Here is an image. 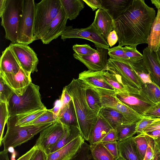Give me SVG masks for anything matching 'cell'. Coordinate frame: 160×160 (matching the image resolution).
<instances>
[{"mask_svg": "<svg viewBox=\"0 0 160 160\" xmlns=\"http://www.w3.org/2000/svg\"><path fill=\"white\" fill-rule=\"evenodd\" d=\"M156 12L144 0H132L125 12L114 21L118 46H137L148 44Z\"/></svg>", "mask_w": 160, "mask_h": 160, "instance_id": "1", "label": "cell"}, {"mask_svg": "<svg viewBox=\"0 0 160 160\" xmlns=\"http://www.w3.org/2000/svg\"><path fill=\"white\" fill-rule=\"evenodd\" d=\"M64 88L72 98L81 135L85 140L88 141L98 115L93 112L88 104L86 85L78 78H73Z\"/></svg>", "mask_w": 160, "mask_h": 160, "instance_id": "2", "label": "cell"}, {"mask_svg": "<svg viewBox=\"0 0 160 160\" xmlns=\"http://www.w3.org/2000/svg\"><path fill=\"white\" fill-rule=\"evenodd\" d=\"M39 89V86L32 82L22 95L14 93L7 102L9 117L30 113L45 107L41 101Z\"/></svg>", "mask_w": 160, "mask_h": 160, "instance_id": "3", "label": "cell"}, {"mask_svg": "<svg viewBox=\"0 0 160 160\" xmlns=\"http://www.w3.org/2000/svg\"><path fill=\"white\" fill-rule=\"evenodd\" d=\"M52 123L20 127L15 125V116L10 117L7 123V131L2 139L3 150L8 151L10 148H15L26 142Z\"/></svg>", "mask_w": 160, "mask_h": 160, "instance_id": "4", "label": "cell"}, {"mask_svg": "<svg viewBox=\"0 0 160 160\" xmlns=\"http://www.w3.org/2000/svg\"><path fill=\"white\" fill-rule=\"evenodd\" d=\"M103 70H107L112 73L128 92L138 93L144 84L128 61H121L109 58L106 67Z\"/></svg>", "mask_w": 160, "mask_h": 160, "instance_id": "5", "label": "cell"}, {"mask_svg": "<svg viewBox=\"0 0 160 160\" xmlns=\"http://www.w3.org/2000/svg\"><path fill=\"white\" fill-rule=\"evenodd\" d=\"M24 0H7L6 6L0 17L1 25L5 31V38L12 43L17 42Z\"/></svg>", "mask_w": 160, "mask_h": 160, "instance_id": "6", "label": "cell"}, {"mask_svg": "<svg viewBox=\"0 0 160 160\" xmlns=\"http://www.w3.org/2000/svg\"><path fill=\"white\" fill-rule=\"evenodd\" d=\"M62 8L60 0H42L36 4L34 28L36 39L57 16Z\"/></svg>", "mask_w": 160, "mask_h": 160, "instance_id": "7", "label": "cell"}, {"mask_svg": "<svg viewBox=\"0 0 160 160\" xmlns=\"http://www.w3.org/2000/svg\"><path fill=\"white\" fill-rule=\"evenodd\" d=\"M36 4L34 0H24L17 42L28 45L36 40L34 36Z\"/></svg>", "mask_w": 160, "mask_h": 160, "instance_id": "8", "label": "cell"}, {"mask_svg": "<svg viewBox=\"0 0 160 160\" xmlns=\"http://www.w3.org/2000/svg\"><path fill=\"white\" fill-rule=\"evenodd\" d=\"M65 132V126L57 120L40 132L34 146L48 154L64 135Z\"/></svg>", "mask_w": 160, "mask_h": 160, "instance_id": "9", "label": "cell"}, {"mask_svg": "<svg viewBox=\"0 0 160 160\" xmlns=\"http://www.w3.org/2000/svg\"><path fill=\"white\" fill-rule=\"evenodd\" d=\"M70 38L85 39L93 42L97 46L108 49L109 46L107 41L99 32L92 23L89 27L84 28H74L72 26H66L61 35L63 41Z\"/></svg>", "mask_w": 160, "mask_h": 160, "instance_id": "10", "label": "cell"}, {"mask_svg": "<svg viewBox=\"0 0 160 160\" xmlns=\"http://www.w3.org/2000/svg\"><path fill=\"white\" fill-rule=\"evenodd\" d=\"M9 46L21 68L31 73L38 72V59L37 54L32 48L28 45L18 42H11Z\"/></svg>", "mask_w": 160, "mask_h": 160, "instance_id": "11", "label": "cell"}, {"mask_svg": "<svg viewBox=\"0 0 160 160\" xmlns=\"http://www.w3.org/2000/svg\"><path fill=\"white\" fill-rule=\"evenodd\" d=\"M78 78L96 91L101 96L113 95L116 93L114 88L104 78L101 71H84L79 74Z\"/></svg>", "mask_w": 160, "mask_h": 160, "instance_id": "12", "label": "cell"}, {"mask_svg": "<svg viewBox=\"0 0 160 160\" xmlns=\"http://www.w3.org/2000/svg\"><path fill=\"white\" fill-rule=\"evenodd\" d=\"M68 19L62 7L57 17L39 33L37 40L48 44L58 38L64 32Z\"/></svg>", "mask_w": 160, "mask_h": 160, "instance_id": "13", "label": "cell"}, {"mask_svg": "<svg viewBox=\"0 0 160 160\" xmlns=\"http://www.w3.org/2000/svg\"><path fill=\"white\" fill-rule=\"evenodd\" d=\"M31 74L21 68L16 74L0 73V77L16 94L20 96L32 82Z\"/></svg>", "mask_w": 160, "mask_h": 160, "instance_id": "14", "label": "cell"}, {"mask_svg": "<svg viewBox=\"0 0 160 160\" xmlns=\"http://www.w3.org/2000/svg\"><path fill=\"white\" fill-rule=\"evenodd\" d=\"M96 52L88 55H80L75 53L74 58L83 63L88 69L94 71L103 70L106 67L108 62V49L97 46Z\"/></svg>", "mask_w": 160, "mask_h": 160, "instance_id": "15", "label": "cell"}, {"mask_svg": "<svg viewBox=\"0 0 160 160\" xmlns=\"http://www.w3.org/2000/svg\"><path fill=\"white\" fill-rule=\"evenodd\" d=\"M139 93L126 92L117 93L115 96L122 102L142 116L155 104L142 96Z\"/></svg>", "mask_w": 160, "mask_h": 160, "instance_id": "16", "label": "cell"}, {"mask_svg": "<svg viewBox=\"0 0 160 160\" xmlns=\"http://www.w3.org/2000/svg\"><path fill=\"white\" fill-rule=\"evenodd\" d=\"M101 100L102 107L115 109L131 123H137L141 119L142 116L120 101L115 95L102 96Z\"/></svg>", "mask_w": 160, "mask_h": 160, "instance_id": "17", "label": "cell"}, {"mask_svg": "<svg viewBox=\"0 0 160 160\" xmlns=\"http://www.w3.org/2000/svg\"><path fill=\"white\" fill-rule=\"evenodd\" d=\"M143 61L149 70L152 82L160 89V59L158 52H151L148 47L143 51Z\"/></svg>", "mask_w": 160, "mask_h": 160, "instance_id": "18", "label": "cell"}, {"mask_svg": "<svg viewBox=\"0 0 160 160\" xmlns=\"http://www.w3.org/2000/svg\"><path fill=\"white\" fill-rule=\"evenodd\" d=\"M85 139L82 135L60 149L47 155V160H69L77 153Z\"/></svg>", "mask_w": 160, "mask_h": 160, "instance_id": "19", "label": "cell"}, {"mask_svg": "<svg viewBox=\"0 0 160 160\" xmlns=\"http://www.w3.org/2000/svg\"><path fill=\"white\" fill-rule=\"evenodd\" d=\"M92 23L106 40L109 33L114 30V20L107 11L101 8L96 12Z\"/></svg>", "mask_w": 160, "mask_h": 160, "instance_id": "20", "label": "cell"}, {"mask_svg": "<svg viewBox=\"0 0 160 160\" xmlns=\"http://www.w3.org/2000/svg\"><path fill=\"white\" fill-rule=\"evenodd\" d=\"M21 67L9 46L2 52L0 59V73L16 74Z\"/></svg>", "mask_w": 160, "mask_h": 160, "instance_id": "21", "label": "cell"}, {"mask_svg": "<svg viewBox=\"0 0 160 160\" xmlns=\"http://www.w3.org/2000/svg\"><path fill=\"white\" fill-rule=\"evenodd\" d=\"M119 156L125 160H142L134 140V137L117 141Z\"/></svg>", "mask_w": 160, "mask_h": 160, "instance_id": "22", "label": "cell"}, {"mask_svg": "<svg viewBox=\"0 0 160 160\" xmlns=\"http://www.w3.org/2000/svg\"><path fill=\"white\" fill-rule=\"evenodd\" d=\"M132 0H102L101 8L110 15L114 21L126 10Z\"/></svg>", "mask_w": 160, "mask_h": 160, "instance_id": "23", "label": "cell"}, {"mask_svg": "<svg viewBox=\"0 0 160 160\" xmlns=\"http://www.w3.org/2000/svg\"><path fill=\"white\" fill-rule=\"evenodd\" d=\"M98 114L114 129L123 125L131 123L120 112L111 108L102 107Z\"/></svg>", "mask_w": 160, "mask_h": 160, "instance_id": "24", "label": "cell"}, {"mask_svg": "<svg viewBox=\"0 0 160 160\" xmlns=\"http://www.w3.org/2000/svg\"><path fill=\"white\" fill-rule=\"evenodd\" d=\"M108 122L98 114L97 120L94 126L88 141L91 145L100 142L102 139L112 129Z\"/></svg>", "mask_w": 160, "mask_h": 160, "instance_id": "25", "label": "cell"}, {"mask_svg": "<svg viewBox=\"0 0 160 160\" xmlns=\"http://www.w3.org/2000/svg\"><path fill=\"white\" fill-rule=\"evenodd\" d=\"M57 119L65 126L78 128L72 100L68 104L61 108Z\"/></svg>", "mask_w": 160, "mask_h": 160, "instance_id": "26", "label": "cell"}, {"mask_svg": "<svg viewBox=\"0 0 160 160\" xmlns=\"http://www.w3.org/2000/svg\"><path fill=\"white\" fill-rule=\"evenodd\" d=\"M148 47L151 52H157L160 47V9H158L156 18L152 24L148 39Z\"/></svg>", "mask_w": 160, "mask_h": 160, "instance_id": "27", "label": "cell"}, {"mask_svg": "<svg viewBox=\"0 0 160 160\" xmlns=\"http://www.w3.org/2000/svg\"><path fill=\"white\" fill-rule=\"evenodd\" d=\"M65 15L71 20L75 19L84 8L83 0H60Z\"/></svg>", "mask_w": 160, "mask_h": 160, "instance_id": "28", "label": "cell"}, {"mask_svg": "<svg viewBox=\"0 0 160 160\" xmlns=\"http://www.w3.org/2000/svg\"><path fill=\"white\" fill-rule=\"evenodd\" d=\"M139 93L154 104L160 101V89L152 82L144 83Z\"/></svg>", "mask_w": 160, "mask_h": 160, "instance_id": "29", "label": "cell"}, {"mask_svg": "<svg viewBox=\"0 0 160 160\" xmlns=\"http://www.w3.org/2000/svg\"><path fill=\"white\" fill-rule=\"evenodd\" d=\"M80 135H81L78 127L65 126V132L64 135L51 149L49 153H52L64 147Z\"/></svg>", "mask_w": 160, "mask_h": 160, "instance_id": "30", "label": "cell"}, {"mask_svg": "<svg viewBox=\"0 0 160 160\" xmlns=\"http://www.w3.org/2000/svg\"><path fill=\"white\" fill-rule=\"evenodd\" d=\"M85 85L86 97L88 104L91 110L98 115L102 107L101 100V96L96 91Z\"/></svg>", "mask_w": 160, "mask_h": 160, "instance_id": "31", "label": "cell"}, {"mask_svg": "<svg viewBox=\"0 0 160 160\" xmlns=\"http://www.w3.org/2000/svg\"><path fill=\"white\" fill-rule=\"evenodd\" d=\"M90 145L91 154L94 160H115L103 142H100Z\"/></svg>", "mask_w": 160, "mask_h": 160, "instance_id": "32", "label": "cell"}, {"mask_svg": "<svg viewBox=\"0 0 160 160\" xmlns=\"http://www.w3.org/2000/svg\"><path fill=\"white\" fill-rule=\"evenodd\" d=\"M128 62L134 72L144 83L152 82L149 70L142 59L136 62L129 61Z\"/></svg>", "mask_w": 160, "mask_h": 160, "instance_id": "33", "label": "cell"}, {"mask_svg": "<svg viewBox=\"0 0 160 160\" xmlns=\"http://www.w3.org/2000/svg\"><path fill=\"white\" fill-rule=\"evenodd\" d=\"M137 123L120 126L114 129L117 137V141H122L133 137L136 133Z\"/></svg>", "mask_w": 160, "mask_h": 160, "instance_id": "34", "label": "cell"}, {"mask_svg": "<svg viewBox=\"0 0 160 160\" xmlns=\"http://www.w3.org/2000/svg\"><path fill=\"white\" fill-rule=\"evenodd\" d=\"M48 109L46 107L32 112L15 116L16 126L22 127L34 120Z\"/></svg>", "mask_w": 160, "mask_h": 160, "instance_id": "35", "label": "cell"}, {"mask_svg": "<svg viewBox=\"0 0 160 160\" xmlns=\"http://www.w3.org/2000/svg\"><path fill=\"white\" fill-rule=\"evenodd\" d=\"M101 72L104 79L114 88L116 93L127 92L112 73L107 70H102Z\"/></svg>", "mask_w": 160, "mask_h": 160, "instance_id": "36", "label": "cell"}, {"mask_svg": "<svg viewBox=\"0 0 160 160\" xmlns=\"http://www.w3.org/2000/svg\"><path fill=\"white\" fill-rule=\"evenodd\" d=\"M7 102H0V146L2 144L3 134L6 124L9 118Z\"/></svg>", "mask_w": 160, "mask_h": 160, "instance_id": "37", "label": "cell"}, {"mask_svg": "<svg viewBox=\"0 0 160 160\" xmlns=\"http://www.w3.org/2000/svg\"><path fill=\"white\" fill-rule=\"evenodd\" d=\"M57 121V117L50 110L47 109L36 119L23 126L53 123Z\"/></svg>", "mask_w": 160, "mask_h": 160, "instance_id": "38", "label": "cell"}, {"mask_svg": "<svg viewBox=\"0 0 160 160\" xmlns=\"http://www.w3.org/2000/svg\"><path fill=\"white\" fill-rule=\"evenodd\" d=\"M69 160H94L91 154L90 145L84 142L75 155Z\"/></svg>", "mask_w": 160, "mask_h": 160, "instance_id": "39", "label": "cell"}, {"mask_svg": "<svg viewBox=\"0 0 160 160\" xmlns=\"http://www.w3.org/2000/svg\"><path fill=\"white\" fill-rule=\"evenodd\" d=\"M134 140L142 160H143L148 146L147 134L142 133L134 137Z\"/></svg>", "mask_w": 160, "mask_h": 160, "instance_id": "40", "label": "cell"}, {"mask_svg": "<svg viewBox=\"0 0 160 160\" xmlns=\"http://www.w3.org/2000/svg\"><path fill=\"white\" fill-rule=\"evenodd\" d=\"M108 50V54L110 58L112 59L125 62L129 61L125 54L123 47L118 45L109 48Z\"/></svg>", "mask_w": 160, "mask_h": 160, "instance_id": "41", "label": "cell"}, {"mask_svg": "<svg viewBox=\"0 0 160 160\" xmlns=\"http://www.w3.org/2000/svg\"><path fill=\"white\" fill-rule=\"evenodd\" d=\"M160 120V118L142 116L140 120L137 123L136 133H142L144 130L154 122Z\"/></svg>", "mask_w": 160, "mask_h": 160, "instance_id": "42", "label": "cell"}, {"mask_svg": "<svg viewBox=\"0 0 160 160\" xmlns=\"http://www.w3.org/2000/svg\"><path fill=\"white\" fill-rule=\"evenodd\" d=\"M136 47L125 46L123 47L125 54L129 61L136 62L142 59L143 55L137 50Z\"/></svg>", "mask_w": 160, "mask_h": 160, "instance_id": "43", "label": "cell"}, {"mask_svg": "<svg viewBox=\"0 0 160 160\" xmlns=\"http://www.w3.org/2000/svg\"><path fill=\"white\" fill-rule=\"evenodd\" d=\"M0 102H8L14 94L13 91L0 77Z\"/></svg>", "mask_w": 160, "mask_h": 160, "instance_id": "44", "label": "cell"}, {"mask_svg": "<svg viewBox=\"0 0 160 160\" xmlns=\"http://www.w3.org/2000/svg\"><path fill=\"white\" fill-rule=\"evenodd\" d=\"M75 53L80 55H88L95 53L96 49L92 48L89 44H75L72 46Z\"/></svg>", "mask_w": 160, "mask_h": 160, "instance_id": "45", "label": "cell"}, {"mask_svg": "<svg viewBox=\"0 0 160 160\" xmlns=\"http://www.w3.org/2000/svg\"><path fill=\"white\" fill-rule=\"evenodd\" d=\"M147 135L148 146L143 160H151L153 158L155 154V142L154 139L152 137Z\"/></svg>", "mask_w": 160, "mask_h": 160, "instance_id": "46", "label": "cell"}, {"mask_svg": "<svg viewBox=\"0 0 160 160\" xmlns=\"http://www.w3.org/2000/svg\"><path fill=\"white\" fill-rule=\"evenodd\" d=\"M115 159L119 156L117 145V141L102 142Z\"/></svg>", "mask_w": 160, "mask_h": 160, "instance_id": "47", "label": "cell"}, {"mask_svg": "<svg viewBox=\"0 0 160 160\" xmlns=\"http://www.w3.org/2000/svg\"><path fill=\"white\" fill-rule=\"evenodd\" d=\"M142 116L160 118V101L147 111Z\"/></svg>", "mask_w": 160, "mask_h": 160, "instance_id": "48", "label": "cell"}, {"mask_svg": "<svg viewBox=\"0 0 160 160\" xmlns=\"http://www.w3.org/2000/svg\"><path fill=\"white\" fill-rule=\"evenodd\" d=\"M29 160H47V154L41 149L36 148Z\"/></svg>", "mask_w": 160, "mask_h": 160, "instance_id": "49", "label": "cell"}, {"mask_svg": "<svg viewBox=\"0 0 160 160\" xmlns=\"http://www.w3.org/2000/svg\"><path fill=\"white\" fill-rule=\"evenodd\" d=\"M117 141V137L114 129H111L102 139L100 142Z\"/></svg>", "mask_w": 160, "mask_h": 160, "instance_id": "50", "label": "cell"}, {"mask_svg": "<svg viewBox=\"0 0 160 160\" xmlns=\"http://www.w3.org/2000/svg\"><path fill=\"white\" fill-rule=\"evenodd\" d=\"M118 40V37L115 30L112 31L108 34L106 41L109 46L111 48Z\"/></svg>", "mask_w": 160, "mask_h": 160, "instance_id": "51", "label": "cell"}, {"mask_svg": "<svg viewBox=\"0 0 160 160\" xmlns=\"http://www.w3.org/2000/svg\"><path fill=\"white\" fill-rule=\"evenodd\" d=\"M83 1L92 9L93 11L101 8L102 0H83Z\"/></svg>", "mask_w": 160, "mask_h": 160, "instance_id": "52", "label": "cell"}, {"mask_svg": "<svg viewBox=\"0 0 160 160\" xmlns=\"http://www.w3.org/2000/svg\"><path fill=\"white\" fill-rule=\"evenodd\" d=\"M60 100L62 105L61 108L68 104L72 100L71 96L64 88L62 90Z\"/></svg>", "mask_w": 160, "mask_h": 160, "instance_id": "53", "label": "cell"}, {"mask_svg": "<svg viewBox=\"0 0 160 160\" xmlns=\"http://www.w3.org/2000/svg\"><path fill=\"white\" fill-rule=\"evenodd\" d=\"M160 129V120L156 121L147 127L143 131V133H146L155 130Z\"/></svg>", "mask_w": 160, "mask_h": 160, "instance_id": "54", "label": "cell"}, {"mask_svg": "<svg viewBox=\"0 0 160 160\" xmlns=\"http://www.w3.org/2000/svg\"><path fill=\"white\" fill-rule=\"evenodd\" d=\"M36 148L34 146L30 150L19 157L17 160H29Z\"/></svg>", "mask_w": 160, "mask_h": 160, "instance_id": "55", "label": "cell"}, {"mask_svg": "<svg viewBox=\"0 0 160 160\" xmlns=\"http://www.w3.org/2000/svg\"><path fill=\"white\" fill-rule=\"evenodd\" d=\"M61 107L62 105L60 100H59L56 101L54 107L49 110L54 113L57 118Z\"/></svg>", "mask_w": 160, "mask_h": 160, "instance_id": "56", "label": "cell"}, {"mask_svg": "<svg viewBox=\"0 0 160 160\" xmlns=\"http://www.w3.org/2000/svg\"><path fill=\"white\" fill-rule=\"evenodd\" d=\"M145 134L152 137L154 139H155L160 137V129L155 130Z\"/></svg>", "mask_w": 160, "mask_h": 160, "instance_id": "57", "label": "cell"}, {"mask_svg": "<svg viewBox=\"0 0 160 160\" xmlns=\"http://www.w3.org/2000/svg\"><path fill=\"white\" fill-rule=\"evenodd\" d=\"M0 160H10L8 156V151L3 150L0 152Z\"/></svg>", "mask_w": 160, "mask_h": 160, "instance_id": "58", "label": "cell"}, {"mask_svg": "<svg viewBox=\"0 0 160 160\" xmlns=\"http://www.w3.org/2000/svg\"><path fill=\"white\" fill-rule=\"evenodd\" d=\"M7 0H0V17L1 16L6 7Z\"/></svg>", "mask_w": 160, "mask_h": 160, "instance_id": "59", "label": "cell"}, {"mask_svg": "<svg viewBox=\"0 0 160 160\" xmlns=\"http://www.w3.org/2000/svg\"><path fill=\"white\" fill-rule=\"evenodd\" d=\"M154 139L155 144V152L159 151H160V137Z\"/></svg>", "mask_w": 160, "mask_h": 160, "instance_id": "60", "label": "cell"}, {"mask_svg": "<svg viewBox=\"0 0 160 160\" xmlns=\"http://www.w3.org/2000/svg\"><path fill=\"white\" fill-rule=\"evenodd\" d=\"M151 1L157 9H160V0H151Z\"/></svg>", "mask_w": 160, "mask_h": 160, "instance_id": "61", "label": "cell"}, {"mask_svg": "<svg viewBox=\"0 0 160 160\" xmlns=\"http://www.w3.org/2000/svg\"><path fill=\"white\" fill-rule=\"evenodd\" d=\"M151 160H160V151L155 152L154 156Z\"/></svg>", "mask_w": 160, "mask_h": 160, "instance_id": "62", "label": "cell"}, {"mask_svg": "<svg viewBox=\"0 0 160 160\" xmlns=\"http://www.w3.org/2000/svg\"><path fill=\"white\" fill-rule=\"evenodd\" d=\"M115 160H125L122 157H121L119 156L118 157L115 159Z\"/></svg>", "mask_w": 160, "mask_h": 160, "instance_id": "63", "label": "cell"}, {"mask_svg": "<svg viewBox=\"0 0 160 160\" xmlns=\"http://www.w3.org/2000/svg\"><path fill=\"white\" fill-rule=\"evenodd\" d=\"M158 55H159V58L160 59V47L159 50L158 51Z\"/></svg>", "mask_w": 160, "mask_h": 160, "instance_id": "64", "label": "cell"}]
</instances>
